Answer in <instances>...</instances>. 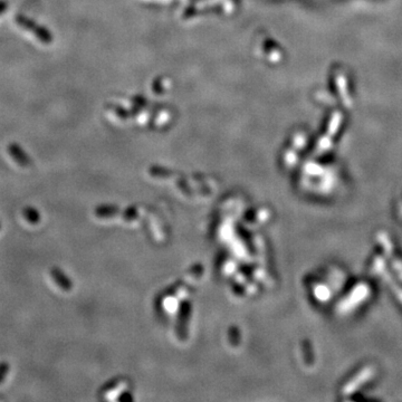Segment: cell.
Returning <instances> with one entry per match:
<instances>
[{"label":"cell","mask_w":402,"mask_h":402,"mask_svg":"<svg viewBox=\"0 0 402 402\" xmlns=\"http://www.w3.org/2000/svg\"><path fill=\"white\" fill-rule=\"evenodd\" d=\"M9 371H10V366H9V363L6 361L0 362V385H2L3 381L6 380Z\"/></svg>","instance_id":"cell-3"},{"label":"cell","mask_w":402,"mask_h":402,"mask_svg":"<svg viewBox=\"0 0 402 402\" xmlns=\"http://www.w3.org/2000/svg\"><path fill=\"white\" fill-rule=\"evenodd\" d=\"M50 275H52L53 279L56 281V284L59 286V287L63 288V289H69V281L66 278V276L64 275V272L59 269L57 267H53L52 270H50Z\"/></svg>","instance_id":"cell-1"},{"label":"cell","mask_w":402,"mask_h":402,"mask_svg":"<svg viewBox=\"0 0 402 402\" xmlns=\"http://www.w3.org/2000/svg\"><path fill=\"white\" fill-rule=\"evenodd\" d=\"M0 229H1V223H0Z\"/></svg>","instance_id":"cell-4"},{"label":"cell","mask_w":402,"mask_h":402,"mask_svg":"<svg viewBox=\"0 0 402 402\" xmlns=\"http://www.w3.org/2000/svg\"><path fill=\"white\" fill-rule=\"evenodd\" d=\"M22 215H24V218L28 221V223L36 225L40 221V214L39 211L34 207H26L22 210Z\"/></svg>","instance_id":"cell-2"}]
</instances>
